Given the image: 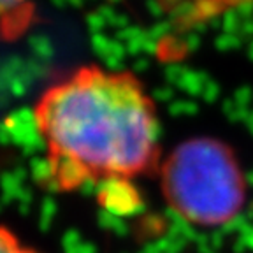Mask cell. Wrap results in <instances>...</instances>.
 I'll return each mask as SVG.
<instances>
[{"label":"cell","instance_id":"cell-1","mask_svg":"<svg viewBox=\"0 0 253 253\" xmlns=\"http://www.w3.org/2000/svg\"><path fill=\"white\" fill-rule=\"evenodd\" d=\"M46 181L58 192L132 183L162 162L157 106L130 71L81 65L34 104Z\"/></svg>","mask_w":253,"mask_h":253},{"label":"cell","instance_id":"cell-2","mask_svg":"<svg viewBox=\"0 0 253 253\" xmlns=\"http://www.w3.org/2000/svg\"><path fill=\"white\" fill-rule=\"evenodd\" d=\"M157 172L166 204L188 225L218 229L245 210V170L236 151L216 137L181 141L162 158Z\"/></svg>","mask_w":253,"mask_h":253},{"label":"cell","instance_id":"cell-3","mask_svg":"<svg viewBox=\"0 0 253 253\" xmlns=\"http://www.w3.org/2000/svg\"><path fill=\"white\" fill-rule=\"evenodd\" d=\"M37 20L36 0H0V28L4 42H16Z\"/></svg>","mask_w":253,"mask_h":253},{"label":"cell","instance_id":"cell-4","mask_svg":"<svg viewBox=\"0 0 253 253\" xmlns=\"http://www.w3.org/2000/svg\"><path fill=\"white\" fill-rule=\"evenodd\" d=\"M102 204L115 213H128L139 204L137 192L130 183H107L100 190Z\"/></svg>","mask_w":253,"mask_h":253},{"label":"cell","instance_id":"cell-5","mask_svg":"<svg viewBox=\"0 0 253 253\" xmlns=\"http://www.w3.org/2000/svg\"><path fill=\"white\" fill-rule=\"evenodd\" d=\"M0 253H42L41 250L21 241V237L11 230L7 225H2L0 230Z\"/></svg>","mask_w":253,"mask_h":253}]
</instances>
